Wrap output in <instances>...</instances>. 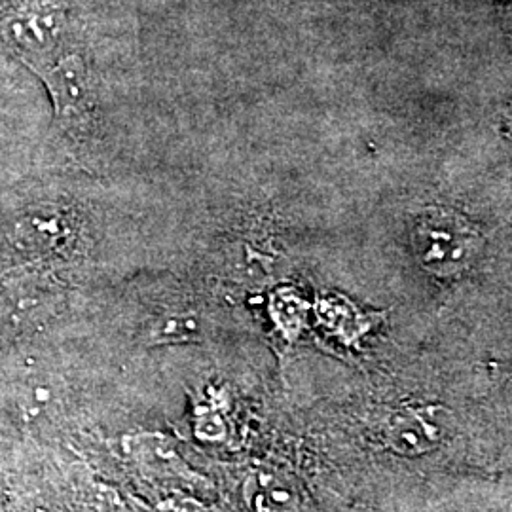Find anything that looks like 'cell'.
I'll list each match as a JSON object with an SVG mask.
<instances>
[{"mask_svg": "<svg viewBox=\"0 0 512 512\" xmlns=\"http://www.w3.org/2000/svg\"><path fill=\"white\" fill-rule=\"evenodd\" d=\"M61 33L63 14L50 0H8L0 8V37L35 73L54 63Z\"/></svg>", "mask_w": 512, "mask_h": 512, "instance_id": "obj_1", "label": "cell"}, {"mask_svg": "<svg viewBox=\"0 0 512 512\" xmlns=\"http://www.w3.org/2000/svg\"><path fill=\"white\" fill-rule=\"evenodd\" d=\"M412 243L427 272L452 277L475 262L482 239L467 220L450 211L431 209L416 220Z\"/></svg>", "mask_w": 512, "mask_h": 512, "instance_id": "obj_2", "label": "cell"}, {"mask_svg": "<svg viewBox=\"0 0 512 512\" xmlns=\"http://www.w3.org/2000/svg\"><path fill=\"white\" fill-rule=\"evenodd\" d=\"M54 99L55 118L71 133H84L92 118V86L78 55H65L40 71Z\"/></svg>", "mask_w": 512, "mask_h": 512, "instance_id": "obj_3", "label": "cell"}, {"mask_svg": "<svg viewBox=\"0 0 512 512\" xmlns=\"http://www.w3.org/2000/svg\"><path fill=\"white\" fill-rule=\"evenodd\" d=\"M448 412L440 406H408L399 410L385 427L387 446L401 456H423L448 433Z\"/></svg>", "mask_w": 512, "mask_h": 512, "instance_id": "obj_4", "label": "cell"}, {"mask_svg": "<svg viewBox=\"0 0 512 512\" xmlns=\"http://www.w3.org/2000/svg\"><path fill=\"white\" fill-rule=\"evenodd\" d=\"M249 505L256 512H296L300 492L289 476L274 471H258L245 486Z\"/></svg>", "mask_w": 512, "mask_h": 512, "instance_id": "obj_5", "label": "cell"}, {"mask_svg": "<svg viewBox=\"0 0 512 512\" xmlns=\"http://www.w3.org/2000/svg\"><path fill=\"white\" fill-rule=\"evenodd\" d=\"M200 338V321L190 315H169L152 329L154 342H194Z\"/></svg>", "mask_w": 512, "mask_h": 512, "instance_id": "obj_6", "label": "cell"}]
</instances>
